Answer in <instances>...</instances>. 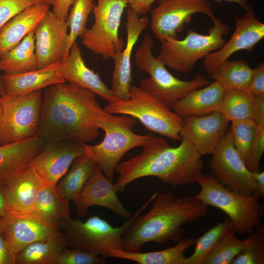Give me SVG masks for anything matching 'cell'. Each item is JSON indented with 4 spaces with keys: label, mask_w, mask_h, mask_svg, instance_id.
Listing matches in <instances>:
<instances>
[{
    "label": "cell",
    "mask_w": 264,
    "mask_h": 264,
    "mask_svg": "<svg viewBox=\"0 0 264 264\" xmlns=\"http://www.w3.org/2000/svg\"><path fill=\"white\" fill-rule=\"evenodd\" d=\"M45 88L38 134L46 143H87L98 137L95 119L100 106L95 93L66 82Z\"/></svg>",
    "instance_id": "cell-1"
},
{
    "label": "cell",
    "mask_w": 264,
    "mask_h": 264,
    "mask_svg": "<svg viewBox=\"0 0 264 264\" xmlns=\"http://www.w3.org/2000/svg\"><path fill=\"white\" fill-rule=\"evenodd\" d=\"M143 147L139 154L116 165L119 193L124 192L131 182L146 176L156 177L174 188L198 183L200 179L202 156L187 140L182 139L174 147L162 137L154 135Z\"/></svg>",
    "instance_id": "cell-2"
},
{
    "label": "cell",
    "mask_w": 264,
    "mask_h": 264,
    "mask_svg": "<svg viewBox=\"0 0 264 264\" xmlns=\"http://www.w3.org/2000/svg\"><path fill=\"white\" fill-rule=\"evenodd\" d=\"M151 209L138 215L122 236V250L140 252L147 243H177L184 232L183 225L205 216L208 206L194 196L177 198L171 193L157 194Z\"/></svg>",
    "instance_id": "cell-3"
},
{
    "label": "cell",
    "mask_w": 264,
    "mask_h": 264,
    "mask_svg": "<svg viewBox=\"0 0 264 264\" xmlns=\"http://www.w3.org/2000/svg\"><path fill=\"white\" fill-rule=\"evenodd\" d=\"M137 120L130 116L109 113L100 106L95 122L98 128L104 131V137L96 145L83 143L84 154L90 158L112 181L115 167L124 154L135 147H144L154 136L153 133L143 135L135 133L132 128Z\"/></svg>",
    "instance_id": "cell-4"
},
{
    "label": "cell",
    "mask_w": 264,
    "mask_h": 264,
    "mask_svg": "<svg viewBox=\"0 0 264 264\" xmlns=\"http://www.w3.org/2000/svg\"><path fill=\"white\" fill-rule=\"evenodd\" d=\"M153 38L146 33L134 54V62L137 68L150 75V77L140 82V87L156 97L169 109H171L176 102L190 92L210 84L209 80L199 73L188 81L173 75L153 55Z\"/></svg>",
    "instance_id": "cell-5"
},
{
    "label": "cell",
    "mask_w": 264,
    "mask_h": 264,
    "mask_svg": "<svg viewBox=\"0 0 264 264\" xmlns=\"http://www.w3.org/2000/svg\"><path fill=\"white\" fill-rule=\"evenodd\" d=\"M198 183L200 190L194 197L206 205L224 212L236 233L249 234L261 223L264 206L256 195L245 196L229 190L217 181L211 173L202 174Z\"/></svg>",
    "instance_id": "cell-6"
},
{
    "label": "cell",
    "mask_w": 264,
    "mask_h": 264,
    "mask_svg": "<svg viewBox=\"0 0 264 264\" xmlns=\"http://www.w3.org/2000/svg\"><path fill=\"white\" fill-rule=\"evenodd\" d=\"M130 98L123 100L115 99L103 109L114 114L133 117L148 131L175 140H181L179 132L183 119L175 114L156 97L132 85Z\"/></svg>",
    "instance_id": "cell-7"
},
{
    "label": "cell",
    "mask_w": 264,
    "mask_h": 264,
    "mask_svg": "<svg viewBox=\"0 0 264 264\" xmlns=\"http://www.w3.org/2000/svg\"><path fill=\"white\" fill-rule=\"evenodd\" d=\"M212 22L213 26L207 34L190 29L183 40L168 39L161 41L156 58L174 70L189 73L199 60L218 50L226 43L223 37L229 31V25L220 17H215Z\"/></svg>",
    "instance_id": "cell-8"
},
{
    "label": "cell",
    "mask_w": 264,
    "mask_h": 264,
    "mask_svg": "<svg viewBox=\"0 0 264 264\" xmlns=\"http://www.w3.org/2000/svg\"><path fill=\"white\" fill-rule=\"evenodd\" d=\"M156 196L155 193L120 227H113L107 220L96 215L85 221L74 220L70 216L65 218L60 222L59 228L65 231L67 246L93 251L102 256L110 250H122L123 233Z\"/></svg>",
    "instance_id": "cell-9"
},
{
    "label": "cell",
    "mask_w": 264,
    "mask_h": 264,
    "mask_svg": "<svg viewBox=\"0 0 264 264\" xmlns=\"http://www.w3.org/2000/svg\"><path fill=\"white\" fill-rule=\"evenodd\" d=\"M43 94L42 89L22 95L1 96L0 145L38 135Z\"/></svg>",
    "instance_id": "cell-10"
},
{
    "label": "cell",
    "mask_w": 264,
    "mask_h": 264,
    "mask_svg": "<svg viewBox=\"0 0 264 264\" xmlns=\"http://www.w3.org/2000/svg\"><path fill=\"white\" fill-rule=\"evenodd\" d=\"M127 6V0H97L94 5V23L81 37L88 49L104 60L112 59L124 48L125 44L118 31Z\"/></svg>",
    "instance_id": "cell-11"
},
{
    "label": "cell",
    "mask_w": 264,
    "mask_h": 264,
    "mask_svg": "<svg viewBox=\"0 0 264 264\" xmlns=\"http://www.w3.org/2000/svg\"><path fill=\"white\" fill-rule=\"evenodd\" d=\"M150 12L151 30L160 42L178 39V34L195 14H204L212 21L215 18L209 0H158Z\"/></svg>",
    "instance_id": "cell-12"
},
{
    "label": "cell",
    "mask_w": 264,
    "mask_h": 264,
    "mask_svg": "<svg viewBox=\"0 0 264 264\" xmlns=\"http://www.w3.org/2000/svg\"><path fill=\"white\" fill-rule=\"evenodd\" d=\"M209 161L211 174L228 189L245 196L254 194L256 183L235 148L229 132L220 142Z\"/></svg>",
    "instance_id": "cell-13"
},
{
    "label": "cell",
    "mask_w": 264,
    "mask_h": 264,
    "mask_svg": "<svg viewBox=\"0 0 264 264\" xmlns=\"http://www.w3.org/2000/svg\"><path fill=\"white\" fill-rule=\"evenodd\" d=\"M83 154L84 147L82 142L65 140L46 143L28 164L44 184L56 185L74 159Z\"/></svg>",
    "instance_id": "cell-14"
},
{
    "label": "cell",
    "mask_w": 264,
    "mask_h": 264,
    "mask_svg": "<svg viewBox=\"0 0 264 264\" xmlns=\"http://www.w3.org/2000/svg\"><path fill=\"white\" fill-rule=\"evenodd\" d=\"M68 28L67 20L49 9L40 22L34 32L39 68L61 62L67 57Z\"/></svg>",
    "instance_id": "cell-15"
},
{
    "label": "cell",
    "mask_w": 264,
    "mask_h": 264,
    "mask_svg": "<svg viewBox=\"0 0 264 264\" xmlns=\"http://www.w3.org/2000/svg\"><path fill=\"white\" fill-rule=\"evenodd\" d=\"M0 228L10 247L17 255L28 245L46 241L62 232L33 215L8 213L0 217Z\"/></svg>",
    "instance_id": "cell-16"
},
{
    "label": "cell",
    "mask_w": 264,
    "mask_h": 264,
    "mask_svg": "<svg viewBox=\"0 0 264 264\" xmlns=\"http://www.w3.org/2000/svg\"><path fill=\"white\" fill-rule=\"evenodd\" d=\"M126 19V42L123 50L112 58L114 65L110 88L115 98L123 100L130 98L129 91L132 81L131 57L133 48L140 35L150 23L148 17L144 15L141 17L129 7L127 10Z\"/></svg>",
    "instance_id": "cell-17"
},
{
    "label": "cell",
    "mask_w": 264,
    "mask_h": 264,
    "mask_svg": "<svg viewBox=\"0 0 264 264\" xmlns=\"http://www.w3.org/2000/svg\"><path fill=\"white\" fill-rule=\"evenodd\" d=\"M236 27L230 40L217 51L211 52L202 63L207 74L221 63L240 50L251 51L264 38V24L260 21L251 8L242 17L235 18Z\"/></svg>",
    "instance_id": "cell-18"
},
{
    "label": "cell",
    "mask_w": 264,
    "mask_h": 264,
    "mask_svg": "<svg viewBox=\"0 0 264 264\" xmlns=\"http://www.w3.org/2000/svg\"><path fill=\"white\" fill-rule=\"evenodd\" d=\"M118 192L116 183L110 180L96 166L74 202L76 214L79 217H85L88 209L96 205L110 210L123 220L130 219L132 215L120 202Z\"/></svg>",
    "instance_id": "cell-19"
},
{
    "label": "cell",
    "mask_w": 264,
    "mask_h": 264,
    "mask_svg": "<svg viewBox=\"0 0 264 264\" xmlns=\"http://www.w3.org/2000/svg\"><path fill=\"white\" fill-rule=\"evenodd\" d=\"M182 119L179 132L181 139L191 142L202 156L213 153L226 133L230 123L220 111Z\"/></svg>",
    "instance_id": "cell-20"
},
{
    "label": "cell",
    "mask_w": 264,
    "mask_h": 264,
    "mask_svg": "<svg viewBox=\"0 0 264 264\" xmlns=\"http://www.w3.org/2000/svg\"><path fill=\"white\" fill-rule=\"evenodd\" d=\"M59 72L66 82L90 90L108 103L116 99L98 73L86 66L76 41L67 56L60 62Z\"/></svg>",
    "instance_id": "cell-21"
},
{
    "label": "cell",
    "mask_w": 264,
    "mask_h": 264,
    "mask_svg": "<svg viewBox=\"0 0 264 264\" xmlns=\"http://www.w3.org/2000/svg\"><path fill=\"white\" fill-rule=\"evenodd\" d=\"M9 213L32 215L37 193L44 184L28 164L5 180Z\"/></svg>",
    "instance_id": "cell-22"
},
{
    "label": "cell",
    "mask_w": 264,
    "mask_h": 264,
    "mask_svg": "<svg viewBox=\"0 0 264 264\" xmlns=\"http://www.w3.org/2000/svg\"><path fill=\"white\" fill-rule=\"evenodd\" d=\"M50 5L47 3L32 5L16 15L0 28V59L29 33L34 32Z\"/></svg>",
    "instance_id": "cell-23"
},
{
    "label": "cell",
    "mask_w": 264,
    "mask_h": 264,
    "mask_svg": "<svg viewBox=\"0 0 264 264\" xmlns=\"http://www.w3.org/2000/svg\"><path fill=\"white\" fill-rule=\"evenodd\" d=\"M224 89L217 81L194 90L176 102L171 110L183 118L221 111Z\"/></svg>",
    "instance_id": "cell-24"
},
{
    "label": "cell",
    "mask_w": 264,
    "mask_h": 264,
    "mask_svg": "<svg viewBox=\"0 0 264 264\" xmlns=\"http://www.w3.org/2000/svg\"><path fill=\"white\" fill-rule=\"evenodd\" d=\"M61 62L23 73H4L1 76L5 86V94L22 95L53 84L66 82L59 72Z\"/></svg>",
    "instance_id": "cell-25"
},
{
    "label": "cell",
    "mask_w": 264,
    "mask_h": 264,
    "mask_svg": "<svg viewBox=\"0 0 264 264\" xmlns=\"http://www.w3.org/2000/svg\"><path fill=\"white\" fill-rule=\"evenodd\" d=\"M194 237L181 239L171 247L159 251L148 252H132L123 250H111L104 256L130 260L138 264H182L186 257V250L194 245Z\"/></svg>",
    "instance_id": "cell-26"
},
{
    "label": "cell",
    "mask_w": 264,
    "mask_h": 264,
    "mask_svg": "<svg viewBox=\"0 0 264 264\" xmlns=\"http://www.w3.org/2000/svg\"><path fill=\"white\" fill-rule=\"evenodd\" d=\"M69 201L61 195L56 185L43 184L37 193L32 215L59 227L61 221L70 216Z\"/></svg>",
    "instance_id": "cell-27"
},
{
    "label": "cell",
    "mask_w": 264,
    "mask_h": 264,
    "mask_svg": "<svg viewBox=\"0 0 264 264\" xmlns=\"http://www.w3.org/2000/svg\"><path fill=\"white\" fill-rule=\"evenodd\" d=\"M35 44L32 32L0 59V70L6 74H17L39 69Z\"/></svg>",
    "instance_id": "cell-28"
},
{
    "label": "cell",
    "mask_w": 264,
    "mask_h": 264,
    "mask_svg": "<svg viewBox=\"0 0 264 264\" xmlns=\"http://www.w3.org/2000/svg\"><path fill=\"white\" fill-rule=\"evenodd\" d=\"M67 247L65 234L62 233L47 240L28 245L17 254L15 264H56Z\"/></svg>",
    "instance_id": "cell-29"
},
{
    "label": "cell",
    "mask_w": 264,
    "mask_h": 264,
    "mask_svg": "<svg viewBox=\"0 0 264 264\" xmlns=\"http://www.w3.org/2000/svg\"><path fill=\"white\" fill-rule=\"evenodd\" d=\"M96 166L90 158L84 154L76 158L70 169L56 185L61 195L74 202Z\"/></svg>",
    "instance_id": "cell-30"
},
{
    "label": "cell",
    "mask_w": 264,
    "mask_h": 264,
    "mask_svg": "<svg viewBox=\"0 0 264 264\" xmlns=\"http://www.w3.org/2000/svg\"><path fill=\"white\" fill-rule=\"evenodd\" d=\"M252 73L253 68L246 61L227 59L219 64L210 75L224 90H243L248 89Z\"/></svg>",
    "instance_id": "cell-31"
},
{
    "label": "cell",
    "mask_w": 264,
    "mask_h": 264,
    "mask_svg": "<svg viewBox=\"0 0 264 264\" xmlns=\"http://www.w3.org/2000/svg\"><path fill=\"white\" fill-rule=\"evenodd\" d=\"M254 98L247 90H224L220 112L230 122L252 119Z\"/></svg>",
    "instance_id": "cell-32"
},
{
    "label": "cell",
    "mask_w": 264,
    "mask_h": 264,
    "mask_svg": "<svg viewBox=\"0 0 264 264\" xmlns=\"http://www.w3.org/2000/svg\"><path fill=\"white\" fill-rule=\"evenodd\" d=\"M232 230L234 231L233 224L228 218L218 222L201 237L196 239V246L193 253L184 259L182 264H203L207 256L220 238Z\"/></svg>",
    "instance_id": "cell-33"
},
{
    "label": "cell",
    "mask_w": 264,
    "mask_h": 264,
    "mask_svg": "<svg viewBox=\"0 0 264 264\" xmlns=\"http://www.w3.org/2000/svg\"><path fill=\"white\" fill-rule=\"evenodd\" d=\"M234 230L223 236L206 257L203 264H231L235 258L246 246L249 236L240 240Z\"/></svg>",
    "instance_id": "cell-34"
},
{
    "label": "cell",
    "mask_w": 264,
    "mask_h": 264,
    "mask_svg": "<svg viewBox=\"0 0 264 264\" xmlns=\"http://www.w3.org/2000/svg\"><path fill=\"white\" fill-rule=\"evenodd\" d=\"M93 0H74L67 19L69 28L67 56L72 44L86 29L89 14L92 12Z\"/></svg>",
    "instance_id": "cell-35"
},
{
    "label": "cell",
    "mask_w": 264,
    "mask_h": 264,
    "mask_svg": "<svg viewBox=\"0 0 264 264\" xmlns=\"http://www.w3.org/2000/svg\"><path fill=\"white\" fill-rule=\"evenodd\" d=\"M229 132L233 144L246 164L257 125L252 119L234 121Z\"/></svg>",
    "instance_id": "cell-36"
},
{
    "label": "cell",
    "mask_w": 264,
    "mask_h": 264,
    "mask_svg": "<svg viewBox=\"0 0 264 264\" xmlns=\"http://www.w3.org/2000/svg\"><path fill=\"white\" fill-rule=\"evenodd\" d=\"M249 241L231 264H264V227L261 223L248 234Z\"/></svg>",
    "instance_id": "cell-37"
},
{
    "label": "cell",
    "mask_w": 264,
    "mask_h": 264,
    "mask_svg": "<svg viewBox=\"0 0 264 264\" xmlns=\"http://www.w3.org/2000/svg\"><path fill=\"white\" fill-rule=\"evenodd\" d=\"M106 258L98 253L84 249L72 248L64 250L56 264H104Z\"/></svg>",
    "instance_id": "cell-38"
},
{
    "label": "cell",
    "mask_w": 264,
    "mask_h": 264,
    "mask_svg": "<svg viewBox=\"0 0 264 264\" xmlns=\"http://www.w3.org/2000/svg\"><path fill=\"white\" fill-rule=\"evenodd\" d=\"M44 0H0V28L16 15Z\"/></svg>",
    "instance_id": "cell-39"
},
{
    "label": "cell",
    "mask_w": 264,
    "mask_h": 264,
    "mask_svg": "<svg viewBox=\"0 0 264 264\" xmlns=\"http://www.w3.org/2000/svg\"><path fill=\"white\" fill-rule=\"evenodd\" d=\"M264 152V126H258L255 138L246 162L251 172L260 171V166Z\"/></svg>",
    "instance_id": "cell-40"
},
{
    "label": "cell",
    "mask_w": 264,
    "mask_h": 264,
    "mask_svg": "<svg viewBox=\"0 0 264 264\" xmlns=\"http://www.w3.org/2000/svg\"><path fill=\"white\" fill-rule=\"evenodd\" d=\"M254 98L264 96V63L261 62L255 68L247 89Z\"/></svg>",
    "instance_id": "cell-41"
},
{
    "label": "cell",
    "mask_w": 264,
    "mask_h": 264,
    "mask_svg": "<svg viewBox=\"0 0 264 264\" xmlns=\"http://www.w3.org/2000/svg\"><path fill=\"white\" fill-rule=\"evenodd\" d=\"M17 254L10 247L0 228V264H15Z\"/></svg>",
    "instance_id": "cell-42"
},
{
    "label": "cell",
    "mask_w": 264,
    "mask_h": 264,
    "mask_svg": "<svg viewBox=\"0 0 264 264\" xmlns=\"http://www.w3.org/2000/svg\"><path fill=\"white\" fill-rule=\"evenodd\" d=\"M156 0H127V6L140 16L149 12Z\"/></svg>",
    "instance_id": "cell-43"
},
{
    "label": "cell",
    "mask_w": 264,
    "mask_h": 264,
    "mask_svg": "<svg viewBox=\"0 0 264 264\" xmlns=\"http://www.w3.org/2000/svg\"><path fill=\"white\" fill-rule=\"evenodd\" d=\"M252 119L258 126H264V96L254 98Z\"/></svg>",
    "instance_id": "cell-44"
},
{
    "label": "cell",
    "mask_w": 264,
    "mask_h": 264,
    "mask_svg": "<svg viewBox=\"0 0 264 264\" xmlns=\"http://www.w3.org/2000/svg\"><path fill=\"white\" fill-rule=\"evenodd\" d=\"M74 0H55L52 11L58 17L67 20L70 7Z\"/></svg>",
    "instance_id": "cell-45"
},
{
    "label": "cell",
    "mask_w": 264,
    "mask_h": 264,
    "mask_svg": "<svg viewBox=\"0 0 264 264\" xmlns=\"http://www.w3.org/2000/svg\"><path fill=\"white\" fill-rule=\"evenodd\" d=\"M9 213L5 180H0V217Z\"/></svg>",
    "instance_id": "cell-46"
},
{
    "label": "cell",
    "mask_w": 264,
    "mask_h": 264,
    "mask_svg": "<svg viewBox=\"0 0 264 264\" xmlns=\"http://www.w3.org/2000/svg\"><path fill=\"white\" fill-rule=\"evenodd\" d=\"M253 176L256 183L255 195L259 198L264 197V172H252Z\"/></svg>",
    "instance_id": "cell-47"
},
{
    "label": "cell",
    "mask_w": 264,
    "mask_h": 264,
    "mask_svg": "<svg viewBox=\"0 0 264 264\" xmlns=\"http://www.w3.org/2000/svg\"><path fill=\"white\" fill-rule=\"evenodd\" d=\"M215 2L220 3L223 1L236 3L239 5L245 11L251 9L249 4V0H213Z\"/></svg>",
    "instance_id": "cell-48"
},
{
    "label": "cell",
    "mask_w": 264,
    "mask_h": 264,
    "mask_svg": "<svg viewBox=\"0 0 264 264\" xmlns=\"http://www.w3.org/2000/svg\"><path fill=\"white\" fill-rule=\"evenodd\" d=\"M5 94V86L2 76H0V95L2 96Z\"/></svg>",
    "instance_id": "cell-49"
},
{
    "label": "cell",
    "mask_w": 264,
    "mask_h": 264,
    "mask_svg": "<svg viewBox=\"0 0 264 264\" xmlns=\"http://www.w3.org/2000/svg\"><path fill=\"white\" fill-rule=\"evenodd\" d=\"M1 95H0V122L1 119L2 110H1Z\"/></svg>",
    "instance_id": "cell-50"
},
{
    "label": "cell",
    "mask_w": 264,
    "mask_h": 264,
    "mask_svg": "<svg viewBox=\"0 0 264 264\" xmlns=\"http://www.w3.org/2000/svg\"><path fill=\"white\" fill-rule=\"evenodd\" d=\"M46 3H49L50 5H52L55 0H44Z\"/></svg>",
    "instance_id": "cell-51"
}]
</instances>
